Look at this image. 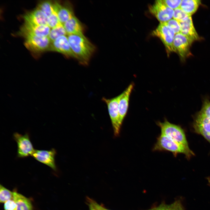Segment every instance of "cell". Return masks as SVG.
<instances>
[{"label": "cell", "instance_id": "cell-21", "mask_svg": "<svg viewBox=\"0 0 210 210\" xmlns=\"http://www.w3.org/2000/svg\"><path fill=\"white\" fill-rule=\"evenodd\" d=\"M66 35L67 34L63 25L60 24L56 27L52 29L48 37L51 42L61 36Z\"/></svg>", "mask_w": 210, "mask_h": 210}, {"label": "cell", "instance_id": "cell-25", "mask_svg": "<svg viewBox=\"0 0 210 210\" xmlns=\"http://www.w3.org/2000/svg\"><path fill=\"white\" fill-rule=\"evenodd\" d=\"M60 24L57 14L55 12L48 17V25L50 28H53Z\"/></svg>", "mask_w": 210, "mask_h": 210}, {"label": "cell", "instance_id": "cell-32", "mask_svg": "<svg viewBox=\"0 0 210 210\" xmlns=\"http://www.w3.org/2000/svg\"><path fill=\"white\" fill-rule=\"evenodd\" d=\"M168 205L162 203L158 206L153 208V210H168Z\"/></svg>", "mask_w": 210, "mask_h": 210}, {"label": "cell", "instance_id": "cell-26", "mask_svg": "<svg viewBox=\"0 0 210 210\" xmlns=\"http://www.w3.org/2000/svg\"><path fill=\"white\" fill-rule=\"evenodd\" d=\"M165 22L176 34L180 32V24L177 20L173 18Z\"/></svg>", "mask_w": 210, "mask_h": 210}, {"label": "cell", "instance_id": "cell-19", "mask_svg": "<svg viewBox=\"0 0 210 210\" xmlns=\"http://www.w3.org/2000/svg\"><path fill=\"white\" fill-rule=\"evenodd\" d=\"M13 200L17 206V210H33L30 200L22 194L16 192H13Z\"/></svg>", "mask_w": 210, "mask_h": 210}, {"label": "cell", "instance_id": "cell-22", "mask_svg": "<svg viewBox=\"0 0 210 210\" xmlns=\"http://www.w3.org/2000/svg\"><path fill=\"white\" fill-rule=\"evenodd\" d=\"M37 8L42 10L48 17L54 12L53 3L50 1H45L40 2Z\"/></svg>", "mask_w": 210, "mask_h": 210}, {"label": "cell", "instance_id": "cell-34", "mask_svg": "<svg viewBox=\"0 0 210 210\" xmlns=\"http://www.w3.org/2000/svg\"><path fill=\"white\" fill-rule=\"evenodd\" d=\"M207 179L208 180V181L209 182V183L210 184V177H208L207 178Z\"/></svg>", "mask_w": 210, "mask_h": 210}, {"label": "cell", "instance_id": "cell-15", "mask_svg": "<svg viewBox=\"0 0 210 210\" xmlns=\"http://www.w3.org/2000/svg\"><path fill=\"white\" fill-rule=\"evenodd\" d=\"M194 127L197 132L202 135L210 143V118L199 112L195 119Z\"/></svg>", "mask_w": 210, "mask_h": 210}, {"label": "cell", "instance_id": "cell-12", "mask_svg": "<svg viewBox=\"0 0 210 210\" xmlns=\"http://www.w3.org/2000/svg\"><path fill=\"white\" fill-rule=\"evenodd\" d=\"M191 43L185 36L180 32L175 34L174 45L180 59L184 61L189 54L190 48Z\"/></svg>", "mask_w": 210, "mask_h": 210}, {"label": "cell", "instance_id": "cell-7", "mask_svg": "<svg viewBox=\"0 0 210 210\" xmlns=\"http://www.w3.org/2000/svg\"><path fill=\"white\" fill-rule=\"evenodd\" d=\"M24 37L25 38L24 45L31 51L37 53L48 50L51 42L48 37H39L30 35Z\"/></svg>", "mask_w": 210, "mask_h": 210}, {"label": "cell", "instance_id": "cell-13", "mask_svg": "<svg viewBox=\"0 0 210 210\" xmlns=\"http://www.w3.org/2000/svg\"><path fill=\"white\" fill-rule=\"evenodd\" d=\"M54 11L57 14L59 21L63 25L74 16L73 7L70 3L64 5L55 1L53 3Z\"/></svg>", "mask_w": 210, "mask_h": 210}, {"label": "cell", "instance_id": "cell-17", "mask_svg": "<svg viewBox=\"0 0 210 210\" xmlns=\"http://www.w3.org/2000/svg\"><path fill=\"white\" fill-rule=\"evenodd\" d=\"M24 21L41 25H48V17L38 8L27 13L24 16Z\"/></svg>", "mask_w": 210, "mask_h": 210}, {"label": "cell", "instance_id": "cell-14", "mask_svg": "<svg viewBox=\"0 0 210 210\" xmlns=\"http://www.w3.org/2000/svg\"><path fill=\"white\" fill-rule=\"evenodd\" d=\"M134 86V84L133 83H131L122 93L119 103V119L121 125L127 112L130 97Z\"/></svg>", "mask_w": 210, "mask_h": 210}, {"label": "cell", "instance_id": "cell-5", "mask_svg": "<svg viewBox=\"0 0 210 210\" xmlns=\"http://www.w3.org/2000/svg\"><path fill=\"white\" fill-rule=\"evenodd\" d=\"M175 34L165 22H160L152 35L159 38L164 45L168 53L176 52L174 45Z\"/></svg>", "mask_w": 210, "mask_h": 210}, {"label": "cell", "instance_id": "cell-27", "mask_svg": "<svg viewBox=\"0 0 210 210\" xmlns=\"http://www.w3.org/2000/svg\"><path fill=\"white\" fill-rule=\"evenodd\" d=\"M200 113L208 118H210V102L205 100Z\"/></svg>", "mask_w": 210, "mask_h": 210}, {"label": "cell", "instance_id": "cell-8", "mask_svg": "<svg viewBox=\"0 0 210 210\" xmlns=\"http://www.w3.org/2000/svg\"><path fill=\"white\" fill-rule=\"evenodd\" d=\"M150 13L160 22H166L173 18L174 10L166 6L162 0H157L149 8Z\"/></svg>", "mask_w": 210, "mask_h": 210}, {"label": "cell", "instance_id": "cell-35", "mask_svg": "<svg viewBox=\"0 0 210 210\" xmlns=\"http://www.w3.org/2000/svg\"><path fill=\"white\" fill-rule=\"evenodd\" d=\"M153 210V209H149V210Z\"/></svg>", "mask_w": 210, "mask_h": 210}, {"label": "cell", "instance_id": "cell-20", "mask_svg": "<svg viewBox=\"0 0 210 210\" xmlns=\"http://www.w3.org/2000/svg\"><path fill=\"white\" fill-rule=\"evenodd\" d=\"M201 3L199 0H182L180 8L191 16L197 11Z\"/></svg>", "mask_w": 210, "mask_h": 210}, {"label": "cell", "instance_id": "cell-16", "mask_svg": "<svg viewBox=\"0 0 210 210\" xmlns=\"http://www.w3.org/2000/svg\"><path fill=\"white\" fill-rule=\"evenodd\" d=\"M179 22L181 26L180 33L187 37L191 44L194 41L199 39V35L194 28L191 16Z\"/></svg>", "mask_w": 210, "mask_h": 210}, {"label": "cell", "instance_id": "cell-29", "mask_svg": "<svg viewBox=\"0 0 210 210\" xmlns=\"http://www.w3.org/2000/svg\"><path fill=\"white\" fill-rule=\"evenodd\" d=\"M4 210H17V206L13 199L9 200L4 203Z\"/></svg>", "mask_w": 210, "mask_h": 210}, {"label": "cell", "instance_id": "cell-30", "mask_svg": "<svg viewBox=\"0 0 210 210\" xmlns=\"http://www.w3.org/2000/svg\"><path fill=\"white\" fill-rule=\"evenodd\" d=\"M168 210H184L181 202L177 200L170 205H168Z\"/></svg>", "mask_w": 210, "mask_h": 210}, {"label": "cell", "instance_id": "cell-23", "mask_svg": "<svg viewBox=\"0 0 210 210\" xmlns=\"http://www.w3.org/2000/svg\"><path fill=\"white\" fill-rule=\"evenodd\" d=\"M13 192L6 188L1 185L0 186V202L4 203L6 202L13 199Z\"/></svg>", "mask_w": 210, "mask_h": 210}, {"label": "cell", "instance_id": "cell-9", "mask_svg": "<svg viewBox=\"0 0 210 210\" xmlns=\"http://www.w3.org/2000/svg\"><path fill=\"white\" fill-rule=\"evenodd\" d=\"M48 50L58 52L67 57L76 59L66 35L61 36L51 42Z\"/></svg>", "mask_w": 210, "mask_h": 210}, {"label": "cell", "instance_id": "cell-24", "mask_svg": "<svg viewBox=\"0 0 210 210\" xmlns=\"http://www.w3.org/2000/svg\"><path fill=\"white\" fill-rule=\"evenodd\" d=\"M189 16H190L188 15L180 8L174 10L173 18L179 22L184 20Z\"/></svg>", "mask_w": 210, "mask_h": 210}, {"label": "cell", "instance_id": "cell-6", "mask_svg": "<svg viewBox=\"0 0 210 210\" xmlns=\"http://www.w3.org/2000/svg\"><path fill=\"white\" fill-rule=\"evenodd\" d=\"M13 138L17 145V157L25 158L32 155L34 149L28 133L22 135L17 132L13 134Z\"/></svg>", "mask_w": 210, "mask_h": 210}, {"label": "cell", "instance_id": "cell-33", "mask_svg": "<svg viewBox=\"0 0 210 210\" xmlns=\"http://www.w3.org/2000/svg\"><path fill=\"white\" fill-rule=\"evenodd\" d=\"M90 210H97L94 209V208H93L92 207H90Z\"/></svg>", "mask_w": 210, "mask_h": 210}, {"label": "cell", "instance_id": "cell-4", "mask_svg": "<svg viewBox=\"0 0 210 210\" xmlns=\"http://www.w3.org/2000/svg\"><path fill=\"white\" fill-rule=\"evenodd\" d=\"M122 95L121 93L113 98L107 99L103 97L102 99L107 105L115 136L119 135L122 126L120 122L119 113V103Z\"/></svg>", "mask_w": 210, "mask_h": 210}, {"label": "cell", "instance_id": "cell-31", "mask_svg": "<svg viewBox=\"0 0 210 210\" xmlns=\"http://www.w3.org/2000/svg\"><path fill=\"white\" fill-rule=\"evenodd\" d=\"M89 201L90 207H92L97 210H109L105 209L102 206L99 205L93 200L89 199Z\"/></svg>", "mask_w": 210, "mask_h": 210}, {"label": "cell", "instance_id": "cell-10", "mask_svg": "<svg viewBox=\"0 0 210 210\" xmlns=\"http://www.w3.org/2000/svg\"><path fill=\"white\" fill-rule=\"evenodd\" d=\"M56 153V150L54 148L50 150H35L32 156L38 161L56 171L57 167L55 161Z\"/></svg>", "mask_w": 210, "mask_h": 210}, {"label": "cell", "instance_id": "cell-2", "mask_svg": "<svg viewBox=\"0 0 210 210\" xmlns=\"http://www.w3.org/2000/svg\"><path fill=\"white\" fill-rule=\"evenodd\" d=\"M153 150L167 151L172 153L175 155L178 153H183L188 157L193 155L189 148L161 134L157 138V141L153 148Z\"/></svg>", "mask_w": 210, "mask_h": 210}, {"label": "cell", "instance_id": "cell-28", "mask_svg": "<svg viewBox=\"0 0 210 210\" xmlns=\"http://www.w3.org/2000/svg\"><path fill=\"white\" fill-rule=\"evenodd\" d=\"M162 1L166 6L173 10L180 8L182 1L181 0H164Z\"/></svg>", "mask_w": 210, "mask_h": 210}, {"label": "cell", "instance_id": "cell-11", "mask_svg": "<svg viewBox=\"0 0 210 210\" xmlns=\"http://www.w3.org/2000/svg\"><path fill=\"white\" fill-rule=\"evenodd\" d=\"M48 25H41L25 21L19 34L23 36L27 35L39 37H48L50 31Z\"/></svg>", "mask_w": 210, "mask_h": 210}, {"label": "cell", "instance_id": "cell-3", "mask_svg": "<svg viewBox=\"0 0 210 210\" xmlns=\"http://www.w3.org/2000/svg\"><path fill=\"white\" fill-rule=\"evenodd\" d=\"M160 128L161 134L189 148L183 130L178 126L169 122L166 118L163 122L156 123Z\"/></svg>", "mask_w": 210, "mask_h": 210}, {"label": "cell", "instance_id": "cell-18", "mask_svg": "<svg viewBox=\"0 0 210 210\" xmlns=\"http://www.w3.org/2000/svg\"><path fill=\"white\" fill-rule=\"evenodd\" d=\"M63 25L67 35L85 36L82 24L75 15L66 22Z\"/></svg>", "mask_w": 210, "mask_h": 210}, {"label": "cell", "instance_id": "cell-1", "mask_svg": "<svg viewBox=\"0 0 210 210\" xmlns=\"http://www.w3.org/2000/svg\"><path fill=\"white\" fill-rule=\"evenodd\" d=\"M71 49L79 62L87 64L95 48L85 36L67 35Z\"/></svg>", "mask_w": 210, "mask_h": 210}]
</instances>
